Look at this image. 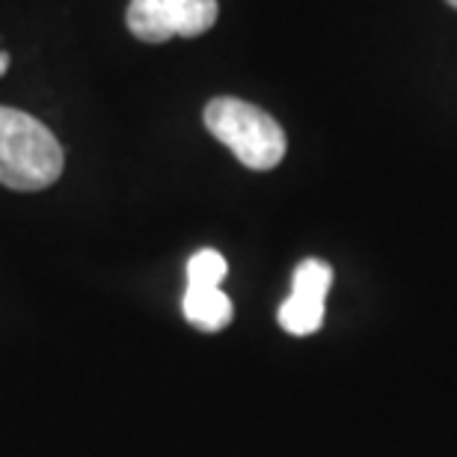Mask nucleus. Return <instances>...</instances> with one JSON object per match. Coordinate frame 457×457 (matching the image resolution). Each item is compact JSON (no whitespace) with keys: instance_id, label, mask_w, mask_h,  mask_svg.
Here are the masks:
<instances>
[{"instance_id":"obj_1","label":"nucleus","mask_w":457,"mask_h":457,"mask_svg":"<svg viewBox=\"0 0 457 457\" xmlns=\"http://www.w3.org/2000/svg\"><path fill=\"white\" fill-rule=\"evenodd\" d=\"M62 172V145L39 119L0 107V185L45 190Z\"/></svg>"},{"instance_id":"obj_2","label":"nucleus","mask_w":457,"mask_h":457,"mask_svg":"<svg viewBox=\"0 0 457 457\" xmlns=\"http://www.w3.org/2000/svg\"><path fill=\"white\" fill-rule=\"evenodd\" d=\"M205 128L250 170H273L286 158V134L277 119L241 98L208 102Z\"/></svg>"},{"instance_id":"obj_3","label":"nucleus","mask_w":457,"mask_h":457,"mask_svg":"<svg viewBox=\"0 0 457 457\" xmlns=\"http://www.w3.org/2000/svg\"><path fill=\"white\" fill-rule=\"evenodd\" d=\"M220 6L217 0H131L128 30L140 42L161 45L172 36H199L212 30Z\"/></svg>"},{"instance_id":"obj_4","label":"nucleus","mask_w":457,"mask_h":457,"mask_svg":"<svg viewBox=\"0 0 457 457\" xmlns=\"http://www.w3.org/2000/svg\"><path fill=\"white\" fill-rule=\"evenodd\" d=\"M333 286L330 264L306 259L291 279V297L279 306V324L291 336H309L324 324V300Z\"/></svg>"},{"instance_id":"obj_5","label":"nucleus","mask_w":457,"mask_h":457,"mask_svg":"<svg viewBox=\"0 0 457 457\" xmlns=\"http://www.w3.org/2000/svg\"><path fill=\"white\" fill-rule=\"evenodd\" d=\"M185 318L199 330L217 333L232 321V300L220 288H187Z\"/></svg>"},{"instance_id":"obj_6","label":"nucleus","mask_w":457,"mask_h":457,"mask_svg":"<svg viewBox=\"0 0 457 457\" xmlns=\"http://www.w3.org/2000/svg\"><path fill=\"white\" fill-rule=\"evenodd\" d=\"M226 277V259L217 250H199L187 262V288H220Z\"/></svg>"},{"instance_id":"obj_7","label":"nucleus","mask_w":457,"mask_h":457,"mask_svg":"<svg viewBox=\"0 0 457 457\" xmlns=\"http://www.w3.org/2000/svg\"><path fill=\"white\" fill-rule=\"evenodd\" d=\"M6 69H9V54L0 51V75H6Z\"/></svg>"},{"instance_id":"obj_8","label":"nucleus","mask_w":457,"mask_h":457,"mask_svg":"<svg viewBox=\"0 0 457 457\" xmlns=\"http://www.w3.org/2000/svg\"><path fill=\"white\" fill-rule=\"evenodd\" d=\"M445 4H449V6H454V9H457V0H445Z\"/></svg>"}]
</instances>
